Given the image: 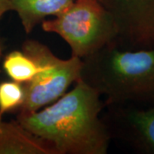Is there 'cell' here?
Segmentation results:
<instances>
[{
	"label": "cell",
	"instance_id": "obj_1",
	"mask_svg": "<svg viewBox=\"0 0 154 154\" xmlns=\"http://www.w3.org/2000/svg\"><path fill=\"white\" fill-rule=\"evenodd\" d=\"M100 96L80 78L55 102L33 112H19L17 120L57 154H106L110 134L99 118Z\"/></svg>",
	"mask_w": 154,
	"mask_h": 154
},
{
	"label": "cell",
	"instance_id": "obj_2",
	"mask_svg": "<svg viewBox=\"0 0 154 154\" xmlns=\"http://www.w3.org/2000/svg\"><path fill=\"white\" fill-rule=\"evenodd\" d=\"M80 78L109 104L154 99V44L136 51L108 45L83 58Z\"/></svg>",
	"mask_w": 154,
	"mask_h": 154
},
{
	"label": "cell",
	"instance_id": "obj_3",
	"mask_svg": "<svg viewBox=\"0 0 154 154\" xmlns=\"http://www.w3.org/2000/svg\"><path fill=\"white\" fill-rule=\"evenodd\" d=\"M47 33L59 35L72 56L85 58L116 42L117 29L110 13L99 0H75L57 17L41 22Z\"/></svg>",
	"mask_w": 154,
	"mask_h": 154
},
{
	"label": "cell",
	"instance_id": "obj_4",
	"mask_svg": "<svg viewBox=\"0 0 154 154\" xmlns=\"http://www.w3.org/2000/svg\"><path fill=\"white\" fill-rule=\"evenodd\" d=\"M22 51L37 63L38 72L31 82L24 84L25 99L20 112H33L52 104L81 77L82 59L80 57L71 56L61 59L45 45L34 39L26 40Z\"/></svg>",
	"mask_w": 154,
	"mask_h": 154
},
{
	"label": "cell",
	"instance_id": "obj_5",
	"mask_svg": "<svg viewBox=\"0 0 154 154\" xmlns=\"http://www.w3.org/2000/svg\"><path fill=\"white\" fill-rule=\"evenodd\" d=\"M117 29L116 41L132 46L154 44V0H99Z\"/></svg>",
	"mask_w": 154,
	"mask_h": 154
},
{
	"label": "cell",
	"instance_id": "obj_6",
	"mask_svg": "<svg viewBox=\"0 0 154 154\" xmlns=\"http://www.w3.org/2000/svg\"><path fill=\"white\" fill-rule=\"evenodd\" d=\"M0 154H57L44 140L17 121L6 122L0 115Z\"/></svg>",
	"mask_w": 154,
	"mask_h": 154
},
{
	"label": "cell",
	"instance_id": "obj_7",
	"mask_svg": "<svg viewBox=\"0 0 154 154\" xmlns=\"http://www.w3.org/2000/svg\"><path fill=\"white\" fill-rule=\"evenodd\" d=\"M75 0H10L11 11H16L24 31L31 33L38 23L49 17H57Z\"/></svg>",
	"mask_w": 154,
	"mask_h": 154
},
{
	"label": "cell",
	"instance_id": "obj_8",
	"mask_svg": "<svg viewBox=\"0 0 154 154\" xmlns=\"http://www.w3.org/2000/svg\"><path fill=\"white\" fill-rule=\"evenodd\" d=\"M126 118L133 137L139 146L154 153V107L131 110Z\"/></svg>",
	"mask_w": 154,
	"mask_h": 154
},
{
	"label": "cell",
	"instance_id": "obj_9",
	"mask_svg": "<svg viewBox=\"0 0 154 154\" xmlns=\"http://www.w3.org/2000/svg\"><path fill=\"white\" fill-rule=\"evenodd\" d=\"M3 69L12 81L19 83L31 82L38 72L37 63L23 51H12L5 57Z\"/></svg>",
	"mask_w": 154,
	"mask_h": 154
},
{
	"label": "cell",
	"instance_id": "obj_10",
	"mask_svg": "<svg viewBox=\"0 0 154 154\" xmlns=\"http://www.w3.org/2000/svg\"><path fill=\"white\" fill-rule=\"evenodd\" d=\"M25 99V88L14 81L0 82V115L20 109Z\"/></svg>",
	"mask_w": 154,
	"mask_h": 154
},
{
	"label": "cell",
	"instance_id": "obj_11",
	"mask_svg": "<svg viewBox=\"0 0 154 154\" xmlns=\"http://www.w3.org/2000/svg\"><path fill=\"white\" fill-rule=\"evenodd\" d=\"M11 11L10 0H0V21L7 11Z\"/></svg>",
	"mask_w": 154,
	"mask_h": 154
},
{
	"label": "cell",
	"instance_id": "obj_12",
	"mask_svg": "<svg viewBox=\"0 0 154 154\" xmlns=\"http://www.w3.org/2000/svg\"><path fill=\"white\" fill-rule=\"evenodd\" d=\"M3 50H4V45H3V42L1 40V38H0V58H1V56L3 54Z\"/></svg>",
	"mask_w": 154,
	"mask_h": 154
}]
</instances>
